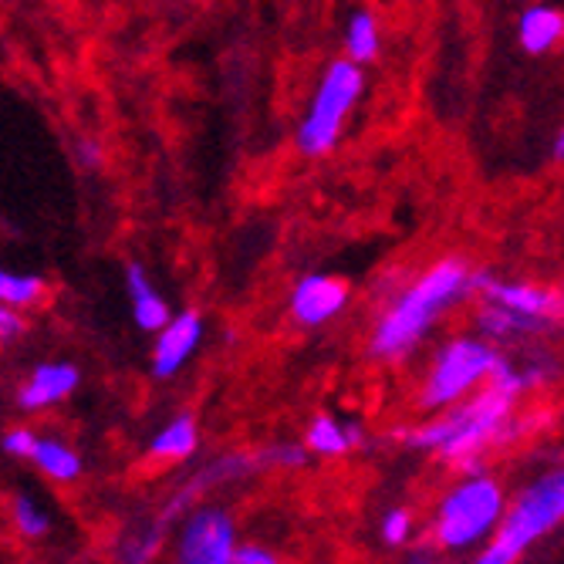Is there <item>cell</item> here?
<instances>
[{"mask_svg":"<svg viewBox=\"0 0 564 564\" xmlns=\"http://www.w3.org/2000/svg\"><path fill=\"white\" fill-rule=\"evenodd\" d=\"M514 399H518L514 392H507L503 386L494 382V389L470 399L467 405L453 409V413L443 416L440 423L413 430L409 433V443L440 449L446 459H453V464H467V470H477V453L487 449L503 433V423L510 416Z\"/></svg>","mask_w":564,"mask_h":564,"instance_id":"obj_2","label":"cell"},{"mask_svg":"<svg viewBox=\"0 0 564 564\" xmlns=\"http://www.w3.org/2000/svg\"><path fill=\"white\" fill-rule=\"evenodd\" d=\"M234 561H240V564H274L278 557L264 547H234Z\"/></svg>","mask_w":564,"mask_h":564,"instance_id":"obj_25","label":"cell"},{"mask_svg":"<svg viewBox=\"0 0 564 564\" xmlns=\"http://www.w3.org/2000/svg\"><path fill=\"white\" fill-rule=\"evenodd\" d=\"M362 85H366L362 68H358L351 58L335 62L325 72L322 88L312 101V112H307V119L297 129V145L304 156H325V152L335 149L351 106L358 101V95H362Z\"/></svg>","mask_w":564,"mask_h":564,"instance_id":"obj_4","label":"cell"},{"mask_svg":"<svg viewBox=\"0 0 564 564\" xmlns=\"http://www.w3.org/2000/svg\"><path fill=\"white\" fill-rule=\"evenodd\" d=\"M484 291L494 304H503L510 312H521V315H534V318H544L547 315L554 318L561 312V294L557 291H541V288H531V284H497L487 271L474 274V291Z\"/></svg>","mask_w":564,"mask_h":564,"instance_id":"obj_10","label":"cell"},{"mask_svg":"<svg viewBox=\"0 0 564 564\" xmlns=\"http://www.w3.org/2000/svg\"><path fill=\"white\" fill-rule=\"evenodd\" d=\"M480 328L487 335H528V332H541L544 318L510 312V307H503V304H487L480 312Z\"/></svg>","mask_w":564,"mask_h":564,"instance_id":"obj_17","label":"cell"},{"mask_svg":"<svg viewBox=\"0 0 564 564\" xmlns=\"http://www.w3.org/2000/svg\"><path fill=\"white\" fill-rule=\"evenodd\" d=\"M409 528H413V521H409L405 510H389L386 521H382V538H386V544H392V547L405 544V541H409Z\"/></svg>","mask_w":564,"mask_h":564,"instance_id":"obj_21","label":"cell"},{"mask_svg":"<svg viewBox=\"0 0 564 564\" xmlns=\"http://www.w3.org/2000/svg\"><path fill=\"white\" fill-rule=\"evenodd\" d=\"M470 291H474V271L459 258H446L433 264L413 288H405L395 297V304L379 318L376 335H372V355L376 358L405 355L453 301H459Z\"/></svg>","mask_w":564,"mask_h":564,"instance_id":"obj_1","label":"cell"},{"mask_svg":"<svg viewBox=\"0 0 564 564\" xmlns=\"http://www.w3.org/2000/svg\"><path fill=\"white\" fill-rule=\"evenodd\" d=\"M34 443H37V436H34L31 430H11V433L4 436V449H8L11 456H31V453H34Z\"/></svg>","mask_w":564,"mask_h":564,"instance_id":"obj_23","label":"cell"},{"mask_svg":"<svg viewBox=\"0 0 564 564\" xmlns=\"http://www.w3.org/2000/svg\"><path fill=\"white\" fill-rule=\"evenodd\" d=\"M234 524L224 510H199L183 528L180 561L186 564H230L234 561Z\"/></svg>","mask_w":564,"mask_h":564,"instance_id":"obj_7","label":"cell"},{"mask_svg":"<svg viewBox=\"0 0 564 564\" xmlns=\"http://www.w3.org/2000/svg\"><path fill=\"white\" fill-rule=\"evenodd\" d=\"M193 449H196V423L189 413L176 416L166 430H160V436L149 446V453L156 459H186Z\"/></svg>","mask_w":564,"mask_h":564,"instance_id":"obj_15","label":"cell"},{"mask_svg":"<svg viewBox=\"0 0 564 564\" xmlns=\"http://www.w3.org/2000/svg\"><path fill=\"white\" fill-rule=\"evenodd\" d=\"M82 160H85V163H98V152H95V145H85V149H82Z\"/></svg>","mask_w":564,"mask_h":564,"instance_id":"obj_26","label":"cell"},{"mask_svg":"<svg viewBox=\"0 0 564 564\" xmlns=\"http://www.w3.org/2000/svg\"><path fill=\"white\" fill-rule=\"evenodd\" d=\"M348 58L355 65H369L379 58V28H376V18L366 11H358L348 21Z\"/></svg>","mask_w":564,"mask_h":564,"instance_id":"obj_18","label":"cell"},{"mask_svg":"<svg viewBox=\"0 0 564 564\" xmlns=\"http://www.w3.org/2000/svg\"><path fill=\"white\" fill-rule=\"evenodd\" d=\"M500 514H503L500 487L494 480L474 477L443 500L436 521V541L449 551L470 547L494 531Z\"/></svg>","mask_w":564,"mask_h":564,"instance_id":"obj_5","label":"cell"},{"mask_svg":"<svg viewBox=\"0 0 564 564\" xmlns=\"http://www.w3.org/2000/svg\"><path fill=\"white\" fill-rule=\"evenodd\" d=\"M304 446H278L264 456V464H278V467H304Z\"/></svg>","mask_w":564,"mask_h":564,"instance_id":"obj_22","label":"cell"},{"mask_svg":"<svg viewBox=\"0 0 564 564\" xmlns=\"http://www.w3.org/2000/svg\"><path fill=\"white\" fill-rule=\"evenodd\" d=\"M521 47L528 51V55H544V51H551L564 31V18L561 11L554 8H531L524 18H521Z\"/></svg>","mask_w":564,"mask_h":564,"instance_id":"obj_13","label":"cell"},{"mask_svg":"<svg viewBox=\"0 0 564 564\" xmlns=\"http://www.w3.org/2000/svg\"><path fill=\"white\" fill-rule=\"evenodd\" d=\"M14 518H18V528H21L24 538H41V534L47 531L44 510H41L34 500H28V497H18V503H14Z\"/></svg>","mask_w":564,"mask_h":564,"instance_id":"obj_20","label":"cell"},{"mask_svg":"<svg viewBox=\"0 0 564 564\" xmlns=\"http://www.w3.org/2000/svg\"><path fill=\"white\" fill-rule=\"evenodd\" d=\"M497 351L484 341L474 338H459L453 345L443 348V355L436 358V366L430 372L423 402L430 409H443L453 405L456 399H464L480 379H487L497 369Z\"/></svg>","mask_w":564,"mask_h":564,"instance_id":"obj_6","label":"cell"},{"mask_svg":"<svg viewBox=\"0 0 564 564\" xmlns=\"http://www.w3.org/2000/svg\"><path fill=\"white\" fill-rule=\"evenodd\" d=\"M129 294H132V318L142 332H160L170 322V304L149 288L145 271L139 264L129 268Z\"/></svg>","mask_w":564,"mask_h":564,"instance_id":"obj_12","label":"cell"},{"mask_svg":"<svg viewBox=\"0 0 564 564\" xmlns=\"http://www.w3.org/2000/svg\"><path fill=\"white\" fill-rule=\"evenodd\" d=\"M561 156H564V135L554 139V160H561Z\"/></svg>","mask_w":564,"mask_h":564,"instance_id":"obj_27","label":"cell"},{"mask_svg":"<svg viewBox=\"0 0 564 564\" xmlns=\"http://www.w3.org/2000/svg\"><path fill=\"white\" fill-rule=\"evenodd\" d=\"M348 301V288L328 274L304 278L291 294V312L301 325H325L332 322Z\"/></svg>","mask_w":564,"mask_h":564,"instance_id":"obj_8","label":"cell"},{"mask_svg":"<svg viewBox=\"0 0 564 564\" xmlns=\"http://www.w3.org/2000/svg\"><path fill=\"white\" fill-rule=\"evenodd\" d=\"M564 514V477L547 474L534 487H528L514 507L507 510V518L497 528V541L490 551L480 554L484 564H510L518 561L541 534H547Z\"/></svg>","mask_w":564,"mask_h":564,"instance_id":"obj_3","label":"cell"},{"mask_svg":"<svg viewBox=\"0 0 564 564\" xmlns=\"http://www.w3.org/2000/svg\"><path fill=\"white\" fill-rule=\"evenodd\" d=\"M355 443H362V433H358L355 426L335 423L332 416H318L312 423V430H307V446H312L315 453H322V456H338Z\"/></svg>","mask_w":564,"mask_h":564,"instance_id":"obj_16","label":"cell"},{"mask_svg":"<svg viewBox=\"0 0 564 564\" xmlns=\"http://www.w3.org/2000/svg\"><path fill=\"white\" fill-rule=\"evenodd\" d=\"M78 386V369L68 362H47L37 366L31 382L21 389V405L24 409H44V405H55L65 395H72Z\"/></svg>","mask_w":564,"mask_h":564,"instance_id":"obj_11","label":"cell"},{"mask_svg":"<svg viewBox=\"0 0 564 564\" xmlns=\"http://www.w3.org/2000/svg\"><path fill=\"white\" fill-rule=\"evenodd\" d=\"M199 338H203V318L196 312H183L170 318L160 328V341H156V351H152V372L160 379L176 376L186 366L189 351L199 345Z\"/></svg>","mask_w":564,"mask_h":564,"instance_id":"obj_9","label":"cell"},{"mask_svg":"<svg viewBox=\"0 0 564 564\" xmlns=\"http://www.w3.org/2000/svg\"><path fill=\"white\" fill-rule=\"evenodd\" d=\"M21 332H24V322H21V315H14L11 307L0 304V341L18 338Z\"/></svg>","mask_w":564,"mask_h":564,"instance_id":"obj_24","label":"cell"},{"mask_svg":"<svg viewBox=\"0 0 564 564\" xmlns=\"http://www.w3.org/2000/svg\"><path fill=\"white\" fill-rule=\"evenodd\" d=\"M44 294V281L37 274H11V271H0V304H11V307H24L34 304Z\"/></svg>","mask_w":564,"mask_h":564,"instance_id":"obj_19","label":"cell"},{"mask_svg":"<svg viewBox=\"0 0 564 564\" xmlns=\"http://www.w3.org/2000/svg\"><path fill=\"white\" fill-rule=\"evenodd\" d=\"M31 459H37V467H41L51 480L72 484V480L82 477V459H78V453L68 449V446L58 443V440H41V436H37Z\"/></svg>","mask_w":564,"mask_h":564,"instance_id":"obj_14","label":"cell"}]
</instances>
